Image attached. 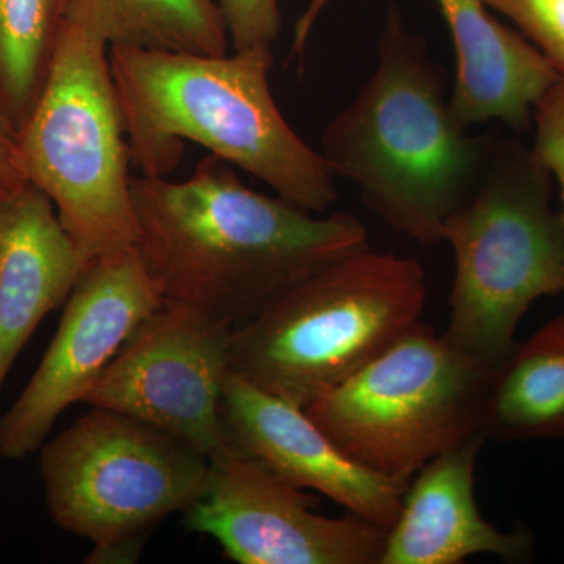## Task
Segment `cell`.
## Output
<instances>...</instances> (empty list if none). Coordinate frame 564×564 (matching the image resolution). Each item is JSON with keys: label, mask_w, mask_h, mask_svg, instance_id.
Here are the masks:
<instances>
[{"label": "cell", "mask_w": 564, "mask_h": 564, "mask_svg": "<svg viewBox=\"0 0 564 564\" xmlns=\"http://www.w3.org/2000/svg\"><path fill=\"white\" fill-rule=\"evenodd\" d=\"M131 193L137 250L163 300L231 328L307 274L369 248L355 215L317 217L262 195L214 154L184 182L131 177Z\"/></svg>", "instance_id": "cell-1"}, {"label": "cell", "mask_w": 564, "mask_h": 564, "mask_svg": "<svg viewBox=\"0 0 564 564\" xmlns=\"http://www.w3.org/2000/svg\"><path fill=\"white\" fill-rule=\"evenodd\" d=\"M109 61L143 176H169L193 141L304 210L323 214L336 203L328 163L274 102L273 47L198 55L115 44Z\"/></svg>", "instance_id": "cell-2"}, {"label": "cell", "mask_w": 564, "mask_h": 564, "mask_svg": "<svg viewBox=\"0 0 564 564\" xmlns=\"http://www.w3.org/2000/svg\"><path fill=\"white\" fill-rule=\"evenodd\" d=\"M378 54L370 79L323 129L318 152L384 225L430 247L477 191L494 139L455 121L440 69L397 14Z\"/></svg>", "instance_id": "cell-3"}, {"label": "cell", "mask_w": 564, "mask_h": 564, "mask_svg": "<svg viewBox=\"0 0 564 564\" xmlns=\"http://www.w3.org/2000/svg\"><path fill=\"white\" fill-rule=\"evenodd\" d=\"M425 272L367 250L337 259L232 329L231 372L306 410L421 323Z\"/></svg>", "instance_id": "cell-4"}, {"label": "cell", "mask_w": 564, "mask_h": 564, "mask_svg": "<svg viewBox=\"0 0 564 564\" xmlns=\"http://www.w3.org/2000/svg\"><path fill=\"white\" fill-rule=\"evenodd\" d=\"M551 199L552 174L533 148L494 139L477 191L445 221L455 280L444 337L489 366L513 350L536 300L564 292V225Z\"/></svg>", "instance_id": "cell-5"}, {"label": "cell", "mask_w": 564, "mask_h": 564, "mask_svg": "<svg viewBox=\"0 0 564 564\" xmlns=\"http://www.w3.org/2000/svg\"><path fill=\"white\" fill-rule=\"evenodd\" d=\"M107 41L68 18L50 79L18 135L17 162L46 193L82 259L137 247L124 113Z\"/></svg>", "instance_id": "cell-6"}, {"label": "cell", "mask_w": 564, "mask_h": 564, "mask_svg": "<svg viewBox=\"0 0 564 564\" xmlns=\"http://www.w3.org/2000/svg\"><path fill=\"white\" fill-rule=\"evenodd\" d=\"M492 369L421 322L304 411L352 462L410 481L484 433Z\"/></svg>", "instance_id": "cell-7"}, {"label": "cell", "mask_w": 564, "mask_h": 564, "mask_svg": "<svg viewBox=\"0 0 564 564\" xmlns=\"http://www.w3.org/2000/svg\"><path fill=\"white\" fill-rule=\"evenodd\" d=\"M210 459L139 419L91 406L41 445L47 511L66 532L90 541V563H128L144 538L202 496Z\"/></svg>", "instance_id": "cell-8"}, {"label": "cell", "mask_w": 564, "mask_h": 564, "mask_svg": "<svg viewBox=\"0 0 564 564\" xmlns=\"http://www.w3.org/2000/svg\"><path fill=\"white\" fill-rule=\"evenodd\" d=\"M232 329L185 304L163 300L82 403L150 423L210 458L229 443L221 402L231 373Z\"/></svg>", "instance_id": "cell-9"}, {"label": "cell", "mask_w": 564, "mask_h": 564, "mask_svg": "<svg viewBox=\"0 0 564 564\" xmlns=\"http://www.w3.org/2000/svg\"><path fill=\"white\" fill-rule=\"evenodd\" d=\"M206 488L185 527L240 564H380L388 532L348 513H315L317 497L285 484L229 441L210 456Z\"/></svg>", "instance_id": "cell-10"}, {"label": "cell", "mask_w": 564, "mask_h": 564, "mask_svg": "<svg viewBox=\"0 0 564 564\" xmlns=\"http://www.w3.org/2000/svg\"><path fill=\"white\" fill-rule=\"evenodd\" d=\"M162 303L137 247L91 263L66 300L39 369L0 419V458L39 451L61 414L84 402L137 326Z\"/></svg>", "instance_id": "cell-11"}, {"label": "cell", "mask_w": 564, "mask_h": 564, "mask_svg": "<svg viewBox=\"0 0 564 564\" xmlns=\"http://www.w3.org/2000/svg\"><path fill=\"white\" fill-rule=\"evenodd\" d=\"M221 415L229 441L285 484L322 494L386 532L402 513L411 480L386 477L352 462L302 408L231 372L223 389Z\"/></svg>", "instance_id": "cell-12"}, {"label": "cell", "mask_w": 564, "mask_h": 564, "mask_svg": "<svg viewBox=\"0 0 564 564\" xmlns=\"http://www.w3.org/2000/svg\"><path fill=\"white\" fill-rule=\"evenodd\" d=\"M329 0H311L295 24V41L306 44L315 20ZM451 29L456 52V80L451 96L455 121L475 124L502 121L516 132L533 126L538 101L562 79L552 63L521 32L489 13L485 0H436Z\"/></svg>", "instance_id": "cell-13"}, {"label": "cell", "mask_w": 564, "mask_h": 564, "mask_svg": "<svg viewBox=\"0 0 564 564\" xmlns=\"http://www.w3.org/2000/svg\"><path fill=\"white\" fill-rule=\"evenodd\" d=\"M484 433L437 455L411 478L402 513L388 532L380 564H459L474 555L529 562L525 527L503 532L486 521L475 499V467Z\"/></svg>", "instance_id": "cell-14"}, {"label": "cell", "mask_w": 564, "mask_h": 564, "mask_svg": "<svg viewBox=\"0 0 564 564\" xmlns=\"http://www.w3.org/2000/svg\"><path fill=\"white\" fill-rule=\"evenodd\" d=\"M87 269L46 193L29 182L0 199V391L41 321Z\"/></svg>", "instance_id": "cell-15"}, {"label": "cell", "mask_w": 564, "mask_h": 564, "mask_svg": "<svg viewBox=\"0 0 564 564\" xmlns=\"http://www.w3.org/2000/svg\"><path fill=\"white\" fill-rule=\"evenodd\" d=\"M484 433L499 443L564 440V314L494 366Z\"/></svg>", "instance_id": "cell-16"}, {"label": "cell", "mask_w": 564, "mask_h": 564, "mask_svg": "<svg viewBox=\"0 0 564 564\" xmlns=\"http://www.w3.org/2000/svg\"><path fill=\"white\" fill-rule=\"evenodd\" d=\"M68 18L110 46L228 54V29L215 0H69Z\"/></svg>", "instance_id": "cell-17"}, {"label": "cell", "mask_w": 564, "mask_h": 564, "mask_svg": "<svg viewBox=\"0 0 564 564\" xmlns=\"http://www.w3.org/2000/svg\"><path fill=\"white\" fill-rule=\"evenodd\" d=\"M69 0H0V111L20 135L39 104Z\"/></svg>", "instance_id": "cell-18"}, {"label": "cell", "mask_w": 564, "mask_h": 564, "mask_svg": "<svg viewBox=\"0 0 564 564\" xmlns=\"http://www.w3.org/2000/svg\"><path fill=\"white\" fill-rule=\"evenodd\" d=\"M513 21L564 79V0H485Z\"/></svg>", "instance_id": "cell-19"}, {"label": "cell", "mask_w": 564, "mask_h": 564, "mask_svg": "<svg viewBox=\"0 0 564 564\" xmlns=\"http://www.w3.org/2000/svg\"><path fill=\"white\" fill-rule=\"evenodd\" d=\"M234 51L273 47L281 32L278 0H218Z\"/></svg>", "instance_id": "cell-20"}, {"label": "cell", "mask_w": 564, "mask_h": 564, "mask_svg": "<svg viewBox=\"0 0 564 564\" xmlns=\"http://www.w3.org/2000/svg\"><path fill=\"white\" fill-rule=\"evenodd\" d=\"M533 151L555 177L562 193L564 225V79L549 88L533 111Z\"/></svg>", "instance_id": "cell-21"}, {"label": "cell", "mask_w": 564, "mask_h": 564, "mask_svg": "<svg viewBox=\"0 0 564 564\" xmlns=\"http://www.w3.org/2000/svg\"><path fill=\"white\" fill-rule=\"evenodd\" d=\"M25 184H29V180L21 172L17 159L0 154V199L20 191Z\"/></svg>", "instance_id": "cell-22"}, {"label": "cell", "mask_w": 564, "mask_h": 564, "mask_svg": "<svg viewBox=\"0 0 564 564\" xmlns=\"http://www.w3.org/2000/svg\"><path fill=\"white\" fill-rule=\"evenodd\" d=\"M18 132L0 111V154L11 155L17 159Z\"/></svg>", "instance_id": "cell-23"}]
</instances>
